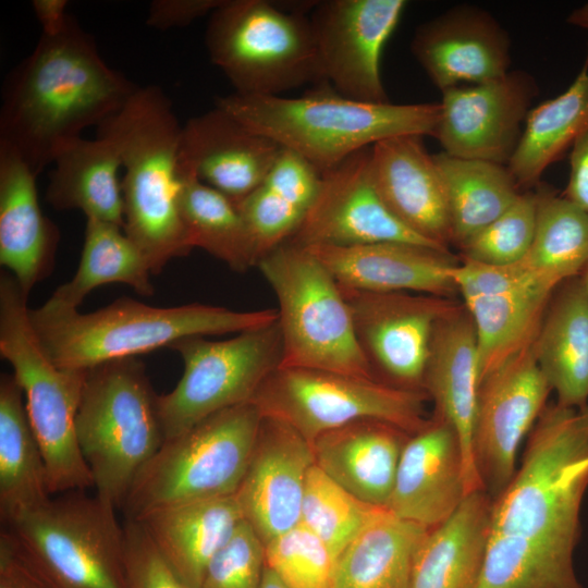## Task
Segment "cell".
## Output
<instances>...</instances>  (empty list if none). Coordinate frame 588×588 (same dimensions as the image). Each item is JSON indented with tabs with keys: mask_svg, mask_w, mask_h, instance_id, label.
Returning a JSON list of instances; mask_svg holds the SVG:
<instances>
[{
	"mask_svg": "<svg viewBox=\"0 0 588 588\" xmlns=\"http://www.w3.org/2000/svg\"><path fill=\"white\" fill-rule=\"evenodd\" d=\"M0 588H52L3 528L0 532Z\"/></svg>",
	"mask_w": 588,
	"mask_h": 588,
	"instance_id": "obj_47",
	"label": "cell"
},
{
	"mask_svg": "<svg viewBox=\"0 0 588 588\" xmlns=\"http://www.w3.org/2000/svg\"><path fill=\"white\" fill-rule=\"evenodd\" d=\"M237 207L247 223L259 261L290 241L306 215L264 183L241 200Z\"/></svg>",
	"mask_w": 588,
	"mask_h": 588,
	"instance_id": "obj_43",
	"label": "cell"
},
{
	"mask_svg": "<svg viewBox=\"0 0 588 588\" xmlns=\"http://www.w3.org/2000/svg\"><path fill=\"white\" fill-rule=\"evenodd\" d=\"M37 175L8 145L0 143V264L28 297L52 269L58 228L42 212Z\"/></svg>",
	"mask_w": 588,
	"mask_h": 588,
	"instance_id": "obj_27",
	"label": "cell"
},
{
	"mask_svg": "<svg viewBox=\"0 0 588 588\" xmlns=\"http://www.w3.org/2000/svg\"><path fill=\"white\" fill-rule=\"evenodd\" d=\"M85 491L62 493L4 525L52 588H126L124 525Z\"/></svg>",
	"mask_w": 588,
	"mask_h": 588,
	"instance_id": "obj_11",
	"label": "cell"
},
{
	"mask_svg": "<svg viewBox=\"0 0 588 588\" xmlns=\"http://www.w3.org/2000/svg\"><path fill=\"white\" fill-rule=\"evenodd\" d=\"M466 495L457 436L446 422L434 417L406 439L385 509L431 529L448 519Z\"/></svg>",
	"mask_w": 588,
	"mask_h": 588,
	"instance_id": "obj_23",
	"label": "cell"
},
{
	"mask_svg": "<svg viewBox=\"0 0 588 588\" xmlns=\"http://www.w3.org/2000/svg\"><path fill=\"white\" fill-rule=\"evenodd\" d=\"M433 158L446 193L452 244L460 246L491 223L520 194L507 166L443 151Z\"/></svg>",
	"mask_w": 588,
	"mask_h": 588,
	"instance_id": "obj_37",
	"label": "cell"
},
{
	"mask_svg": "<svg viewBox=\"0 0 588 588\" xmlns=\"http://www.w3.org/2000/svg\"><path fill=\"white\" fill-rule=\"evenodd\" d=\"M294 3L224 0L209 15L206 48L235 94L282 96L326 83L306 15L316 1Z\"/></svg>",
	"mask_w": 588,
	"mask_h": 588,
	"instance_id": "obj_8",
	"label": "cell"
},
{
	"mask_svg": "<svg viewBox=\"0 0 588 588\" xmlns=\"http://www.w3.org/2000/svg\"><path fill=\"white\" fill-rule=\"evenodd\" d=\"M243 520L235 494L162 507L137 519L189 588H200L209 562Z\"/></svg>",
	"mask_w": 588,
	"mask_h": 588,
	"instance_id": "obj_28",
	"label": "cell"
},
{
	"mask_svg": "<svg viewBox=\"0 0 588 588\" xmlns=\"http://www.w3.org/2000/svg\"><path fill=\"white\" fill-rule=\"evenodd\" d=\"M406 432L378 420H359L313 442L315 464L359 500L387 507Z\"/></svg>",
	"mask_w": 588,
	"mask_h": 588,
	"instance_id": "obj_29",
	"label": "cell"
},
{
	"mask_svg": "<svg viewBox=\"0 0 588 588\" xmlns=\"http://www.w3.org/2000/svg\"><path fill=\"white\" fill-rule=\"evenodd\" d=\"M534 344L482 379L473 434L474 461L486 492L495 498L516 471V456L551 392Z\"/></svg>",
	"mask_w": 588,
	"mask_h": 588,
	"instance_id": "obj_17",
	"label": "cell"
},
{
	"mask_svg": "<svg viewBox=\"0 0 588 588\" xmlns=\"http://www.w3.org/2000/svg\"><path fill=\"white\" fill-rule=\"evenodd\" d=\"M262 416L252 402L222 409L164 440L138 474L122 506L126 519L182 503L237 492Z\"/></svg>",
	"mask_w": 588,
	"mask_h": 588,
	"instance_id": "obj_9",
	"label": "cell"
},
{
	"mask_svg": "<svg viewBox=\"0 0 588 588\" xmlns=\"http://www.w3.org/2000/svg\"><path fill=\"white\" fill-rule=\"evenodd\" d=\"M588 127V58L572 84L531 109L507 168L519 189L537 184L544 170Z\"/></svg>",
	"mask_w": 588,
	"mask_h": 588,
	"instance_id": "obj_35",
	"label": "cell"
},
{
	"mask_svg": "<svg viewBox=\"0 0 588 588\" xmlns=\"http://www.w3.org/2000/svg\"><path fill=\"white\" fill-rule=\"evenodd\" d=\"M142 250L121 226L87 218L77 271L49 301L77 309L94 289L110 283H123L143 296H151L155 289Z\"/></svg>",
	"mask_w": 588,
	"mask_h": 588,
	"instance_id": "obj_39",
	"label": "cell"
},
{
	"mask_svg": "<svg viewBox=\"0 0 588 588\" xmlns=\"http://www.w3.org/2000/svg\"><path fill=\"white\" fill-rule=\"evenodd\" d=\"M32 7L45 35L60 33L71 17L66 0H33Z\"/></svg>",
	"mask_w": 588,
	"mask_h": 588,
	"instance_id": "obj_50",
	"label": "cell"
},
{
	"mask_svg": "<svg viewBox=\"0 0 588 588\" xmlns=\"http://www.w3.org/2000/svg\"><path fill=\"white\" fill-rule=\"evenodd\" d=\"M265 566V543L243 520L209 562L200 588H260Z\"/></svg>",
	"mask_w": 588,
	"mask_h": 588,
	"instance_id": "obj_44",
	"label": "cell"
},
{
	"mask_svg": "<svg viewBox=\"0 0 588 588\" xmlns=\"http://www.w3.org/2000/svg\"><path fill=\"white\" fill-rule=\"evenodd\" d=\"M428 530L380 510L338 558L332 588H407Z\"/></svg>",
	"mask_w": 588,
	"mask_h": 588,
	"instance_id": "obj_34",
	"label": "cell"
},
{
	"mask_svg": "<svg viewBox=\"0 0 588 588\" xmlns=\"http://www.w3.org/2000/svg\"><path fill=\"white\" fill-rule=\"evenodd\" d=\"M126 588H189L164 561L144 526L124 524Z\"/></svg>",
	"mask_w": 588,
	"mask_h": 588,
	"instance_id": "obj_45",
	"label": "cell"
},
{
	"mask_svg": "<svg viewBox=\"0 0 588 588\" xmlns=\"http://www.w3.org/2000/svg\"><path fill=\"white\" fill-rule=\"evenodd\" d=\"M588 487V403L547 405L491 503L477 588H583L574 569Z\"/></svg>",
	"mask_w": 588,
	"mask_h": 588,
	"instance_id": "obj_1",
	"label": "cell"
},
{
	"mask_svg": "<svg viewBox=\"0 0 588 588\" xmlns=\"http://www.w3.org/2000/svg\"><path fill=\"white\" fill-rule=\"evenodd\" d=\"M342 287L372 292H411L441 297L457 293L450 252L408 243L304 246Z\"/></svg>",
	"mask_w": 588,
	"mask_h": 588,
	"instance_id": "obj_26",
	"label": "cell"
},
{
	"mask_svg": "<svg viewBox=\"0 0 588 588\" xmlns=\"http://www.w3.org/2000/svg\"><path fill=\"white\" fill-rule=\"evenodd\" d=\"M137 86L110 68L94 38L71 15L58 34H41L7 76L0 143L38 176L61 145L118 112Z\"/></svg>",
	"mask_w": 588,
	"mask_h": 588,
	"instance_id": "obj_2",
	"label": "cell"
},
{
	"mask_svg": "<svg viewBox=\"0 0 588 588\" xmlns=\"http://www.w3.org/2000/svg\"><path fill=\"white\" fill-rule=\"evenodd\" d=\"M313 445L284 422L262 417L255 449L235 493L244 518L267 544L299 524Z\"/></svg>",
	"mask_w": 588,
	"mask_h": 588,
	"instance_id": "obj_20",
	"label": "cell"
},
{
	"mask_svg": "<svg viewBox=\"0 0 588 588\" xmlns=\"http://www.w3.org/2000/svg\"><path fill=\"white\" fill-rule=\"evenodd\" d=\"M510 38L487 11L458 5L422 23L411 49L441 93L480 84L510 72Z\"/></svg>",
	"mask_w": 588,
	"mask_h": 588,
	"instance_id": "obj_21",
	"label": "cell"
},
{
	"mask_svg": "<svg viewBox=\"0 0 588 588\" xmlns=\"http://www.w3.org/2000/svg\"><path fill=\"white\" fill-rule=\"evenodd\" d=\"M281 149L215 106L182 126L179 164L237 205L261 184Z\"/></svg>",
	"mask_w": 588,
	"mask_h": 588,
	"instance_id": "obj_24",
	"label": "cell"
},
{
	"mask_svg": "<svg viewBox=\"0 0 588 588\" xmlns=\"http://www.w3.org/2000/svg\"><path fill=\"white\" fill-rule=\"evenodd\" d=\"M340 289L357 342L377 379L424 390L434 326L457 304L428 294Z\"/></svg>",
	"mask_w": 588,
	"mask_h": 588,
	"instance_id": "obj_16",
	"label": "cell"
},
{
	"mask_svg": "<svg viewBox=\"0 0 588 588\" xmlns=\"http://www.w3.org/2000/svg\"><path fill=\"white\" fill-rule=\"evenodd\" d=\"M224 0H154L149 4L146 24L167 30L183 27L211 14Z\"/></svg>",
	"mask_w": 588,
	"mask_h": 588,
	"instance_id": "obj_48",
	"label": "cell"
},
{
	"mask_svg": "<svg viewBox=\"0 0 588 588\" xmlns=\"http://www.w3.org/2000/svg\"><path fill=\"white\" fill-rule=\"evenodd\" d=\"M371 174L392 213L425 240L449 249L452 228L444 184L420 135H401L371 146Z\"/></svg>",
	"mask_w": 588,
	"mask_h": 588,
	"instance_id": "obj_25",
	"label": "cell"
},
{
	"mask_svg": "<svg viewBox=\"0 0 588 588\" xmlns=\"http://www.w3.org/2000/svg\"><path fill=\"white\" fill-rule=\"evenodd\" d=\"M537 362L558 404L588 403V297L580 277L554 291L534 342Z\"/></svg>",
	"mask_w": 588,
	"mask_h": 588,
	"instance_id": "obj_31",
	"label": "cell"
},
{
	"mask_svg": "<svg viewBox=\"0 0 588 588\" xmlns=\"http://www.w3.org/2000/svg\"><path fill=\"white\" fill-rule=\"evenodd\" d=\"M536 194L535 235L518 264L555 291L566 280L580 275L588 265V212L549 187Z\"/></svg>",
	"mask_w": 588,
	"mask_h": 588,
	"instance_id": "obj_38",
	"label": "cell"
},
{
	"mask_svg": "<svg viewBox=\"0 0 588 588\" xmlns=\"http://www.w3.org/2000/svg\"><path fill=\"white\" fill-rule=\"evenodd\" d=\"M567 23L588 30V2L572 11Z\"/></svg>",
	"mask_w": 588,
	"mask_h": 588,
	"instance_id": "obj_51",
	"label": "cell"
},
{
	"mask_svg": "<svg viewBox=\"0 0 588 588\" xmlns=\"http://www.w3.org/2000/svg\"><path fill=\"white\" fill-rule=\"evenodd\" d=\"M320 181L321 173L315 167L299 155L282 148L261 183L307 213Z\"/></svg>",
	"mask_w": 588,
	"mask_h": 588,
	"instance_id": "obj_46",
	"label": "cell"
},
{
	"mask_svg": "<svg viewBox=\"0 0 588 588\" xmlns=\"http://www.w3.org/2000/svg\"><path fill=\"white\" fill-rule=\"evenodd\" d=\"M479 385L475 326L464 305L457 304L434 326L422 388L434 402V417L446 422L457 436L467 494L485 490L473 452Z\"/></svg>",
	"mask_w": 588,
	"mask_h": 588,
	"instance_id": "obj_22",
	"label": "cell"
},
{
	"mask_svg": "<svg viewBox=\"0 0 588 588\" xmlns=\"http://www.w3.org/2000/svg\"><path fill=\"white\" fill-rule=\"evenodd\" d=\"M46 188V200L58 210L78 209L86 218L124 229V207L119 180L122 168L114 146L107 139L76 137L56 151Z\"/></svg>",
	"mask_w": 588,
	"mask_h": 588,
	"instance_id": "obj_32",
	"label": "cell"
},
{
	"mask_svg": "<svg viewBox=\"0 0 588 588\" xmlns=\"http://www.w3.org/2000/svg\"><path fill=\"white\" fill-rule=\"evenodd\" d=\"M382 509L359 500L314 464L305 481L299 524L319 537L338 560Z\"/></svg>",
	"mask_w": 588,
	"mask_h": 588,
	"instance_id": "obj_40",
	"label": "cell"
},
{
	"mask_svg": "<svg viewBox=\"0 0 588 588\" xmlns=\"http://www.w3.org/2000/svg\"><path fill=\"white\" fill-rule=\"evenodd\" d=\"M177 206L192 248L199 247L232 270L245 272L259 258L237 205L179 164Z\"/></svg>",
	"mask_w": 588,
	"mask_h": 588,
	"instance_id": "obj_36",
	"label": "cell"
},
{
	"mask_svg": "<svg viewBox=\"0 0 588 588\" xmlns=\"http://www.w3.org/2000/svg\"><path fill=\"white\" fill-rule=\"evenodd\" d=\"M425 390L333 371L278 367L252 403L265 418L286 424L310 443L359 420H378L414 434L430 422Z\"/></svg>",
	"mask_w": 588,
	"mask_h": 588,
	"instance_id": "obj_12",
	"label": "cell"
},
{
	"mask_svg": "<svg viewBox=\"0 0 588 588\" xmlns=\"http://www.w3.org/2000/svg\"><path fill=\"white\" fill-rule=\"evenodd\" d=\"M260 588H289L281 578L267 565L264 569Z\"/></svg>",
	"mask_w": 588,
	"mask_h": 588,
	"instance_id": "obj_52",
	"label": "cell"
},
{
	"mask_svg": "<svg viewBox=\"0 0 588 588\" xmlns=\"http://www.w3.org/2000/svg\"><path fill=\"white\" fill-rule=\"evenodd\" d=\"M0 354L23 391L51 495L94 488L76 434L88 370L60 368L49 358L29 320L27 296L9 272L0 277Z\"/></svg>",
	"mask_w": 588,
	"mask_h": 588,
	"instance_id": "obj_7",
	"label": "cell"
},
{
	"mask_svg": "<svg viewBox=\"0 0 588 588\" xmlns=\"http://www.w3.org/2000/svg\"><path fill=\"white\" fill-rule=\"evenodd\" d=\"M182 126L171 100L156 85L138 87L124 106L97 126L118 151L124 232L145 256L151 274L193 249L177 196Z\"/></svg>",
	"mask_w": 588,
	"mask_h": 588,
	"instance_id": "obj_3",
	"label": "cell"
},
{
	"mask_svg": "<svg viewBox=\"0 0 588 588\" xmlns=\"http://www.w3.org/2000/svg\"><path fill=\"white\" fill-rule=\"evenodd\" d=\"M274 292L282 335L279 367L377 379L357 342L343 293L306 247L286 242L257 265Z\"/></svg>",
	"mask_w": 588,
	"mask_h": 588,
	"instance_id": "obj_10",
	"label": "cell"
},
{
	"mask_svg": "<svg viewBox=\"0 0 588 588\" xmlns=\"http://www.w3.org/2000/svg\"><path fill=\"white\" fill-rule=\"evenodd\" d=\"M538 90L524 71L446 89L434 137L450 156L507 166Z\"/></svg>",
	"mask_w": 588,
	"mask_h": 588,
	"instance_id": "obj_19",
	"label": "cell"
},
{
	"mask_svg": "<svg viewBox=\"0 0 588 588\" xmlns=\"http://www.w3.org/2000/svg\"><path fill=\"white\" fill-rule=\"evenodd\" d=\"M158 396L136 357L87 372L76 415L77 440L95 494L117 510L166 440Z\"/></svg>",
	"mask_w": 588,
	"mask_h": 588,
	"instance_id": "obj_6",
	"label": "cell"
},
{
	"mask_svg": "<svg viewBox=\"0 0 588 588\" xmlns=\"http://www.w3.org/2000/svg\"><path fill=\"white\" fill-rule=\"evenodd\" d=\"M301 97H218L216 107L247 128L289 149L321 174L348 156L401 135L434 136L441 105L363 102L338 94L328 83Z\"/></svg>",
	"mask_w": 588,
	"mask_h": 588,
	"instance_id": "obj_4",
	"label": "cell"
},
{
	"mask_svg": "<svg viewBox=\"0 0 588 588\" xmlns=\"http://www.w3.org/2000/svg\"><path fill=\"white\" fill-rule=\"evenodd\" d=\"M45 461L13 375L0 378V518L3 525L50 498Z\"/></svg>",
	"mask_w": 588,
	"mask_h": 588,
	"instance_id": "obj_33",
	"label": "cell"
},
{
	"mask_svg": "<svg viewBox=\"0 0 588 588\" xmlns=\"http://www.w3.org/2000/svg\"><path fill=\"white\" fill-rule=\"evenodd\" d=\"M265 558L289 588H332L336 559L302 524L265 544Z\"/></svg>",
	"mask_w": 588,
	"mask_h": 588,
	"instance_id": "obj_42",
	"label": "cell"
},
{
	"mask_svg": "<svg viewBox=\"0 0 588 588\" xmlns=\"http://www.w3.org/2000/svg\"><path fill=\"white\" fill-rule=\"evenodd\" d=\"M184 363L175 388L158 396L164 438H173L205 418L252 402L282 359L279 321L222 341L201 335L173 343Z\"/></svg>",
	"mask_w": 588,
	"mask_h": 588,
	"instance_id": "obj_13",
	"label": "cell"
},
{
	"mask_svg": "<svg viewBox=\"0 0 588 588\" xmlns=\"http://www.w3.org/2000/svg\"><path fill=\"white\" fill-rule=\"evenodd\" d=\"M29 320L49 358L60 368L89 370L136 357L195 335L241 333L278 320V309L237 311L193 303L155 307L130 297L82 314L49 299L29 309Z\"/></svg>",
	"mask_w": 588,
	"mask_h": 588,
	"instance_id": "obj_5",
	"label": "cell"
},
{
	"mask_svg": "<svg viewBox=\"0 0 588 588\" xmlns=\"http://www.w3.org/2000/svg\"><path fill=\"white\" fill-rule=\"evenodd\" d=\"M537 194L520 193L495 220L458 247L462 259L491 266H507L523 259L534 240Z\"/></svg>",
	"mask_w": 588,
	"mask_h": 588,
	"instance_id": "obj_41",
	"label": "cell"
},
{
	"mask_svg": "<svg viewBox=\"0 0 588 588\" xmlns=\"http://www.w3.org/2000/svg\"><path fill=\"white\" fill-rule=\"evenodd\" d=\"M453 279L475 326L481 382L534 344L554 291L518 262L491 266L462 259Z\"/></svg>",
	"mask_w": 588,
	"mask_h": 588,
	"instance_id": "obj_14",
	"label": "cell"
},
{
	"mask_svg": "<svg viewBox=\"0 0 588 588\" xmlns=\"http://www.w3.org/2000/svg\"><path fill=\"white\" fill-rule=\"evenodd\" d=\"M491 503L485 490L471 492L448 519L427 531L414 555L407 588H477Z\"/></svg>",
	"mask_w": 588,
	"mask_h": 588,
	"instance_id": "obj_30",
	"label": "cell"
},
{
	"mask_svg": "<svg viewBox=\"0 0 588 588\" xmlns=\"http://www.w3.org/2000/svg\"><path fill=\"white\" fill-rule=\"evenodd\" d=\"M561 194L588 212V127L571 147L568 182Z\"/></svg>",
	"mask_w": 588,
	"mask_h": 588,
	"instance_id": "obj_49",
	"label": "cell"
},
{
	"mask_svg": "<svg viewBox=\"0 0 588 588\" xmlns=\"http://www.w3.org/2000/svg\"><path fill=\"white\" fill-rule=\"evenodd\" d=\"M579 277L581 279L583 285L585 287V291L588 297V265L585 267V269L583 270Z\"/></svg>",
	"mask_w": 588,
	"mask_h": 588,
	"instance_id": "obj_53",
	"label": "cell"
},
{
	"mask_svg": "<svg viewBox=\"0 0 588 588\" xmlns=\"http://www.w3.org/2000/svg\"><path fill=\"white\" fill-rule=\"evenodd\" d=\"M406 5L404 0L316 1L309 21L324 82L338 94L389 102L381 58Z\"/></svg>",
	"mask_w": 588,
	"mask_h": 588,
	"instance_id": "obj_15",
	"label": "cell"
},
{
	"mask_svg": "<svg viewBox=\"0 0 588 588\" xmlns=\"http://www.w3.org/2000/svg\"><path fill=\"white\" fill-rule=\"evenodd\" d=\"M371 147L321 174L317 196L287 242L301 246L347 247L408 243L450 252L416 234L388 208L373 183Z\"/></svg>",
	"mask_w": 588,
	"mask_h": 588,
	"instance_id": "obj_18",
	"label": "cell"
}]
</instances>
